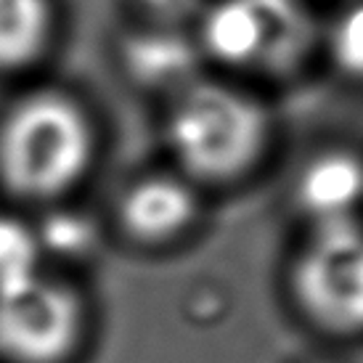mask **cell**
<instances>
[{
	"label": "cell",
	"instance_id": "obj_1",
	"mask_svg": "<svg viewBox=\"0 0 363 363\" xmlns=\"http://www.w3.org/2000/svg\"><path fill=\"white\" fill-rule=\"evenodd\" d=\"M91 122L74 101L40 93L21 101L0 130V178L27 199H51L88 170Z\"/></svg>",
	"mask_w": 363,
	"mask_h": 363
},
{
	"label": "cell",
	"instance_id": "obj_2",
	"mask_svg": "<svg viewBox=\"0 0 363 363\" xmlns=\"http://www.w3.org/2000/svg\"><path fill=\"white\" fill-rule=\"evenodd\" d=\"M167 135L170 149L191 175L228 181L260 157L268 138V117L244 93L194 82L172 106Z\"/></svg>",
	"mask_w": 363,
	"mask_h": 363
},
{
	"label": "cell",
	"instance_id": "obj_3",
	"mask_svg": "<svg viewBox=\"0 0 363 363\" xmlns=\"http://www.w3.org/2000/svg\"><path fill=\"white\" fill-rule=\"evenodd\" d=\"M294 294L332 332L363 329V228L355 220L315 225L294 265Z\"/></svg>",
	"mask_w": 363,
	"mask_h": 363
},
{
	"label": "cell",
	"instance_id": "obj_4",
	"mask_svg": "<svg viewBox=\"0 0 363 363\" xmlns=\"http://www.w3.org/2000/svg\"><path fill=\"white\" fill-rule=\"evenodd\" d=\"M80 334L77 294L43 273L0 289V355L11 363H59Z\"/></svg>",
	"mask_w": 363,
	"mask_h": 363
},
{
	"label": "cell",
	"instance_id": "obj_5",
	"mask_svg": "<svg viewBox=\"0 0 363 363\" xmlns=\"http://www.w3.org/2000/svg\"><path fill=\"white\" fill-rule=\"evenodd\" d=\"M297 199L315 225L353 220L363 202V162L345 152L315 157L300 175Z\"/></svg>",
	"mask_w": 363,
	"mask_h": 363
},
{
	"label": "cell",
	"instance_id": "obj_6",
	"mask_svg": "<svg viewBox=\"0 0 363 363\" xmlns=\"http://www.w3.org/2000/svg\"><path fill=\"white\" fill-rule=\"evenodd\" d=\"M196 196L175 178H149L125 194L122 225L141 242H167L191 225Z\"/></svg>",
	"mask_w": 363,
	"mask_h": 363
},
{
	"label": "cell",
	"instance_id": "obj_7",
	"mask_svg": "<svg viewBox=\"0 0 363 363\" xmlns=\"http://www.w3.org/2000/svg\"><path fill=\"white\" fill-rule=\"evenodd\" d=\"M260 19L257 69L286 74L297 69L315 43V19L305 0H255Z\"/></svg>",
	"mask_w": 363,
	"mask_h": 363
},
{
	"label": "cell",
	"instance_id": "obj_8",
	"mask_svg": "<svg viewBox=\"0 0 363 363\" xmlns=\"http://www.w3.org/2000/svg\"><path fill=\"white\" fill-rule=\"evenodd\" d=\"M128 69L138 82L149 88H191L199 67V45L186 35L160 27V30L135 35L128 43Z\"/></svg>",
	"mask_w": 363,
	"mask_h": 363
},
{
	"label": "cell",
	"instance_id": "obj_9",
	"mask_svg": "<svg viewBox=\"0 0 363 363\" xmlns=\"http://www.w3.org/2000/svg\"><path fill=\"white\" fill-rule=\"evenodd\" d=\"M51 0H0V67L38 59L51 35Z\"/></svg>",
	"mask_w": 363,
	"mask_h": 363
},
{
	"label": "cell",
	"instance_id": "obj_10",
	"mask_svg": "<svg viewBox=\"0 0 363 363\" xmlns=\"http://www.w3.org/2000/svg\"><path fill=\"white\" fill-rule=\"evenodd\" d=\"M40 239L16 218L0 215V289H9L40 273Z\"/></svg>",
	"mask_w": 363,
	"mask_h": 363
},
{
	"label": "cell",
	"instance_id": "obj_11",
	"mask_svg": "<svg viewBox=\"0 0 363 363\" xmlns=\"http://www.w3.org/2000/svg\"><path fill=\"white\" fill-rule=\"evenodd\" d=\"M43 252L51 250L56 255H67V257H77L91 250L96 231L88 218H80L74 212H61V215H51L48 223L38 233Z\"/></svg>",
	"mask_w": 363,
	"mask_h": 363
},
{
	"label": "cell",
	"instance_id": "obj_12",
	"mask_svg": "<svg viewBox=\"0 0 363 363\" xmlns=\"http://www.w3.org/2000/svg\"><path fill=\"white\" fill-rule=\"evenodd\" d=\"M332 53L347 74L363 80V0L337 19L332 30Z\"/></svg>",
	"mask_w": 363,
	"mask_h": 363
},
{
	"label": "cell",
	"instance_id": "obj_13",
	"mask_svg": "<svg viewBox=\"0 0 363 363\" xmlns=\"http://www.w3.org/2000/svg\"><path fill=\"white\" fill-rule=\"evenodd\" d=\"M143 9L152 13V19L162 24H178L199 11L202 0H141Z\"/></svg>",
	"mask_w": 363,
	"mask_h": 363
}]
</instances>
